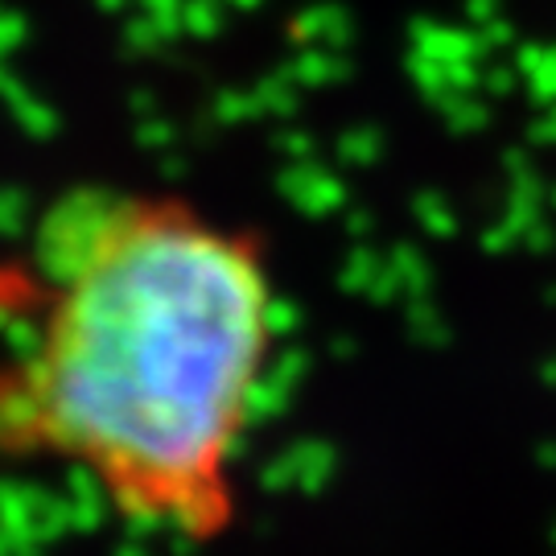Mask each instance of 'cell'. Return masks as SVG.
<instances>
[{
  "instance_id": "obj_1",
  "label": "cell",
  "mask_w": 556,
  "mask_h": 556,
  "mask_svg": "<svg viewBox=\"0 0 556 556\" xmlns=\"http://www.w3.org/2000/svg\"><path fill=\"white\" fill-rule=\"evenodd\" d=\"M0 358V462L83 478L132 528L215 544L277 346L260 243L186 202L71 190L38 223Z\"/></svg>"
},
{
  "instance_id": "obj_2",
  "label": "cell",
  "mask_w": 556,
  "mask_h": 556,
  "mask_svg": "<svg viewBox=\"0 0 556 556\" xmlns=\"http://www.w3.org/2000/svg\"><path fill=\"white\" fill-rule=\"evenodd\" d=\"M293 38L305 41V46H318V50H330V46H346L355 38V21L351 13L334 4V0H321V4H309L301 9L298 21H293Z\"/></svg>"
},
{
  "instance_id": "obj_3",
  "label": "cell",
  "mask_w": 556,
  "mask_h": 556,
  "mask_svg": "<svg viewBox=\"0 0 556 556\" xmlns=\"http://www.w3.org/2000/svg\"><path fill=\"white\" fill-rule=\"evenodd\" d=\"M223 9H227L223 0H186L181 4L186 34H194V38H215V34H223V21H227Z\"/></svg>"
},
{
  "instance_id": "obj_4",
  "label": "cell",
  "mask_w": 556,
  "mask_h": 556,
  "mask_svg": "<svg viewBox=\"0 0 556 556\" xmlns=\"http://www.w3.org/2000/svg\"><path fill=\"white\" fill-rule=\"evenodd\" d=\"M34 301V277L29 268H0V314H25Z\"/></svg>"
},
{
  "instance_id": "obj_5",
  "label": "cell",
  "mask_w": 556,
  "mask_h": 556,
  "mask_svg": "<svg viewBox=\"0 0 556 556\" xmlns=\"http://www.w3.org/2000/svg\"><path fill=\"white\" fill-rule=\"evenodd\" d=\"M124 41L132 46V50H161L165 46V38H161V29H157V21L149 17V13H140V17H132L128 25H124Z\"/></svg>"
},
{
  "instance_id": "obj_6",
  "label": "cell",
  "mask_w": 556,
  "mask_h": 556,
  "mask_svg": "<svg viewBox=\"0 0 556 556\" xmlns=\"http://www.w3.org/2000/svg\"><path fill=\"white\" fill-rule=\"evenodd\" d=\"M25 29H29V21L21 17V13H13V9H4V4H0V54L25 41Z\"/></svg>"
},
{
  "instance_id": "obj_7",
  "label": "cell",
  "mask_w": 556,
  "mask_h": 556,
  "mask_svg": "<svg viewBox=\"0 0 556 556\" xmlns=\"http://www.w3.org/2000/svg\"><path fill=\"white\" fill-rule=\"evenodd\" d=\"M96 4H100L103 13H119V9H128L132 0H96Z\"/></svg>"
},
{
  "instance_id": "obj_8",
  "label": "cell",
  "mask_w": 556,
  "mask_h": 556,
  "mask_svg": "<svg viewBox=\"0 0 556 556\" xmlns=\"http://www.w3.org/2000/svg\"><path fill=\"white\" fill-rule=\"evenodd\" d=\"M223 4H227V9H243V13H248V9H260L264 0H223Z\"/></svg>"
},
{
  "instance_id": "obj_9",
  "label": "cell",
  "mask_w": 556,
  "mask_h": 556,
  "mask_svg": "<svg viewBox=\"0 0 556 556\" xmlns=\"http://www.w3.org/2000/svg\"><path fill=\"white\" fill-rule=\"evenodd\" d=\"M137 4H149V0H137Z\"/></svg>"
}]
</instances>
